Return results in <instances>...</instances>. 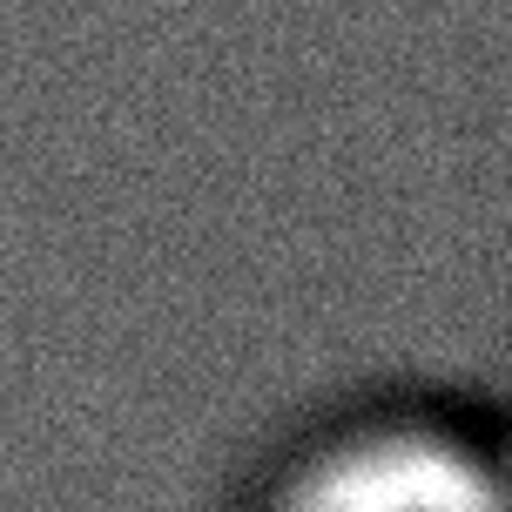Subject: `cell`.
Returning a JSON list of instances; mask_svg holds the SVG:
<instances>
[{
  "mask_svg": "<svg viewBox=\"0 0 512 512\" xmlns=\"http://www.w3.org/2000/svg\"><path fill=\"white\" fill-rule=\"evenodd\" d=\"M283 512H506L492 472L432 432H384L344 445L290 492Z\"/></svg>",
  "mask_w": 512,
  "mask_h": 512,
  "instance_id": "6da1fadb",
  "label": "cell"
}]
</instances>
